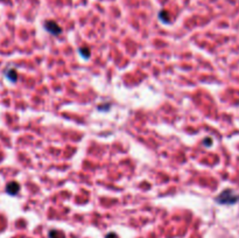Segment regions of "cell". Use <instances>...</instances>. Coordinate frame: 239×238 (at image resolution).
Masks as SVG:
<instances>
[{
	"label": "cell",
	"mask_w": 239,
	"mask_h": 238,
	"mask_svg": "<svg viewBox=\"0 0 239 238\" xmlns=\"http://www.w3.org/2000/svg\"><path fill=\"white\" fill-rule=\"evenodd\" d=\"M239 196L231 189H226L223 193L219 194V196L216 198V201L220 204H233L236 201H238Z\"/></svg>",
	"instance_id": "6da1fadb"
},
{
	"label": "cell",
	"mask_w": 239,
	"mask_h": 238,
	"mask_svg": "<svg viewBox=\"0 0 239 238\" xmlns=\"http://www.w3.org/2000/svg\"><path fill=\"white\" fill-rule=\"evenodd\" d=\"M45 28H46V31L48 33L53 34V35H59L62 32L61 27L55 21H47L45 23Z\"/></svg>",
	"instance_id": "7a4b0ae2"
},
{
	"label": "cell",
	"mask_w": 239,
	"mask_h": 238,
	"mask_svg": "<svg viewBox=\"0 0 239 238\" xmlns=\"http://www.w3.org/2000/svg\"><path fill=\"white\" fill-rule=\"evenodd\" d=\"M19 190H20V185L18 183V182H9L8 185H7L6 187V192L9 194V195H12V196H14V195H16L18 193H19Z\"/></svg>",
	"instance_id": "3957f363"
},
{
	"label": "cell",
	"mask_w": 239,
	"mask_h": 238,
	"mask_svg": "<svg viewBox=\"0 0 239 238\" xmlns=\"http://www.w3.org/2000/svg\"><path fill=\"white\" fill-rule=\"evenodd\" d=\"M6 76L8 77V79H9L11 82H16V79H18V74H16V71H15L14 69H9V70H7Z\"/></svg>",
	"instance_id": "277c9868"
},
{
	"label": "cell",
	"mask_w": 239,
	"mask_h": 238,
	"mask_svg": "<svg viewBox=\"0 0 239 238\" xmlns=\"http://www.w3.org/2000/svg\"><path fill=\"white\" fill-rule=\"evenodd\" d=\"M78 52H80V56H83L85 60L89 59V56H90V50H89V48H87V47H82V48L78 49Z\"/></svg>",
	"instance_id": "5b68a950"
},
{
	"label": "cell",
	"mask_w": 239,
	"mask_h": 238,
	"mask_svg": "<svg viewBox=\"0 0 239 238\" xmlns=\"http://www.w3.org/2000/svg\"><path fill=\"white\" fill-rule=\"evenodd\" d=\"M60 237V232L56 230H52L49 232V238H59Z\"/></svg>",
	"instance_id": "8992f818"
},
{
	"label": "cell",
	"mask_w": 239,
	"mask_h": 238,
	"mask_svg": "<svg viewBox=\"0 0 239 238\" xmlns=\"http://www.w3.org/2000/svg\"><path fill=\"white\" fill-rule=\"evenodd\" d=\"M105 238H117V235H116V233H113V232H111V233L106 235V237Z\"/></svg>",
	"instance_id": "52a82bcc"
},
{
	"label": "cell",
	"mask_w": 239,
	"mask_h": 238,
	"mask_svg": "<svg viewBox=\"0 0 239 238\" xmlns=\"http://www.w3.org/2000/svg\"><path fill=\"white\" fill-rule=\"evenodd\" d=\"M210 144H211V140H210V139H206V140H204V145L209 146Z\"/></svg>",
	"instance_id": "ba28073f"
}]
</instances>
